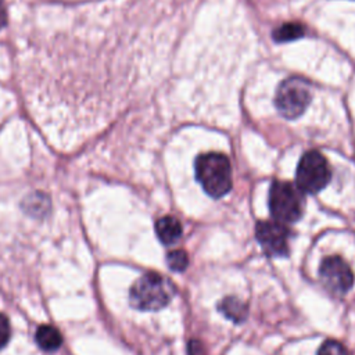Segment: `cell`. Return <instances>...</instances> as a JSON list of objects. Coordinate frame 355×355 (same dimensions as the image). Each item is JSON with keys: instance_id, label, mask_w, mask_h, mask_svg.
<instances>
[{"instance_id": "10", "label": "cell", "mask_w": 355, "mask_h": 355, "mask_svg": "<svg viewBox=\"0 0 355 355\" xmlns=\"http://www.w3.org/2000/svg\"><path fill=\"white\" fill-rule=\"evenodd\" d=\"M219 311L233 322H243L247 316V305L236 297H226L219 304Z\"/></svg>"}, {"instance_id": "14", "label": "cell", "mask_w": 355, "mask_h": 355, "mask_svg": "<svg viewBox=\"0 0 355 355\" xmlns=\"http://www.w3.org/2000/svg\"><path fill=\"white\" fill-rule=\"evenodd\" d=\"M11 334L8 319L0 313V349L8 343Z\"/></svg>"}, {"instance_id": "8", "label": "cell", "mask_w": 355, "mask_h": 355, "mask_svg": "<svg viewBox=\"0 0 355 355\" xmlns=\"http://www.w3.org/2000/svg\"><path fill=\"white\" fill-rule=\"evenodd\" d=\"M182 225L180 222L171 215L162 216L155 223V233L161 243L164 244H172L178 241V239L182 236Z\"/></svg>"}, {"instance_id": "11", "label": "cell", "mask_w": 355, "mask_h": 355, "mask_svg": "<svg viewBox=\"0 0 355 355\" xmlns=\"http://www.w3.org/2000/svg\"><path fill=\"white\" fill-rule=\"evenodd\" d=\"M304 35V28L300 24H284L275 31V39L277 42H288L298 39Z\"/></svg>"}, {"instance_id": "4", "label": "cell", "mask_w": 355, "mask_h": 355, "mask_svg": "<svg viewBox=\"0 0 355 355\" xmlns=\"http://www.w3.org/2000/svg\"><path fill=\"white\" fill-rule=\"evenodd\" d=\"M330 179V166L319 151L311 150L301 157L295 172V186L302 193L316 194L329 184Z\"/></svg>"}, {"instance_id": "3", "label": "cell", "mask_w": 355, "mask_h": 355, "mask_svg": "<svg viewBox=\"0 0 355 355\" xmlns=\"http://www.w3.org/2000/svg\"><path fill=\"white\" fill-rule=\"evenodd\" d=\"M269 211L275 220L282 223H293L302 216L304 212V196L302 191L282 180H275L269 189Z\"/></svg>"}, {"instance_id": "15", "label": "cell", "mask_w": 355, "mask_h": 355, "mask_svg": "<svg viewBox=\"0 0 355 355\" xmlns=\"http://www.w3.org/2000/svg\"><path fill=\"white\" fill-rule=\"evenodd\" d=\"M7 24V8L4 0H0V29H3Z\"/></svg>"}, {"instance_id": "2", "label": "cell", "mask_w": 355, "mask_h": 355, "mask_svg": "<svg viewBox=\"0 0 355 355\" xmlns=\"http://www.w3.org/2000/svg\"><path fill=\"white\" fill-rule=\"evenodd\" d=\"M173 293L175 288L166 277L155 272H148L133 283L129 301L139 311H158L169 304Z\"/></svg>"}, {"instance_id": "12", "label": "cell", "mask_w": 355, "mask_h": 355, "mask_svg": "<svg viewBox=\"0 0 355 355\" xmlns=\"http://www.w3.org/2000/svg\"><path fill=\"white\" fill-rule=\"evenodd\" d=\"M166 263H168L169 269H172L175 272H183L189 265L187 252L183 250L169 251L166 255Z\"/></svg>"}, {"instance_id": "9", "label": "cell", "mask_w": 355, "mask_h": 355, "mask_svg": "<svg viewBox=\"0 0 355 355\" xmlns=\"http://www.w3.org/2000/svg\"><path fill=\"white\" fill-rule=\"evenodd\" d=\"M36 343L37 345L44 351H55L62 344V336L58 331V329L50 326V324H42L36 330Z\"/></svg>"}, {"instance_id": "7", "label": "cell", "mask_w": 355, "mask_h": 355, "mask_svg": "<svg viewBox=\"0 0 355 355\" xmlns=\"http://www.w3.org/2000/svg\"><path fill=\"white\" fill-rule=\"evenodd\" d=\"M255 236L262 250L269 257H286L288 254V227L277 220H261L257 223Z\"/></svg>"}, {"instance_id": "1", "label": "cell", "mask_w": 355, "mask_h": 355, "mask_svg": "<svg viewBox=\"0 0 355 355\" xmlns=\"http://www.w3.org/2000/svg\"><path fill=\"white\" fill-rule=\"evenodd\" d=\"M196 179L204 191L219 198L232 189V166L226 155L220 153H205L196 158Z\"/></svg>"}, {"instance_id": "5", "label": "cell", "mask_w": 355, "mask_h": 355, "mask_svg": "<svg viewBox=\"0 0 355 355\" xmlns=\"http://www.w3.org/2000/svg\"><path fill=\"white\" fill-rule=\"evenodd\" d=\"M312 89L308 80L291 76L283 80L276 92L275 104L277 111L287 119L298 118L309 105Z\"/></svg>"}, {"instance_id": "13", "label": "cell", "mask_w": 355, "mask_h": 355, "mask_svg": "<svg viewBox=\"0 0 355 355\" xmlns=\"http://www.w3.org/2000/svg\"><path fill=\"white\" fill-rule=\"evenodd\" d=\"M318 355H351L349 351L336 340H326L318 349Z\"/></svg>"}, {"instance_id": "6", "label": "cell", "mask_w": 355, "mask_h": 355, "mask_svg": "<svg viewBox=\"0 0 355 355\" xmlns=\"http://www.w3.org/2000/svg\"><path fill=\"white\" fill-rule=\"evenodd\" d=\"M319 277L323 286L337 295L348 293L354 284V273L349 265L338 255H331L322 261Z\"/></svg>"}]
</instances>
